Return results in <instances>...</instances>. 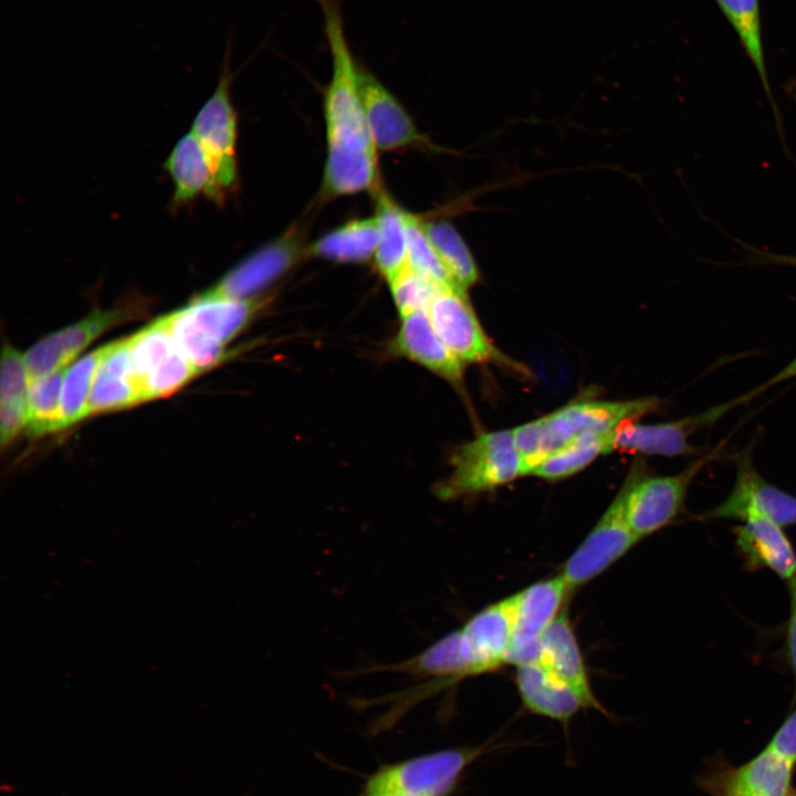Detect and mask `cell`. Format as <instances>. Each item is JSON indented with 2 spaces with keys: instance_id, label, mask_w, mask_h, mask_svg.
Listing matches in <instances>:
<instances>
[{
  "instance_id": "cell-25",
  "label": "cell",
  "mask_w": 796,
  "mask_h": 796,
  "mask_svg": "<svg viewBox=\"0 0 796 796\" xmlns=\"http://www.w3.org/2000/svg\"><path fill=\"white\" fill-rule=\"evenodd\" d=\"M716 2L755 67L773 109L777 114L765 65L760 0H716Z\"/></svg>"
},
{
  "instance_id": "cell-21",
  "label": "cell",
  "mask_w": 796,
  "mask_h": 796,
  "mask_svg": "<svg viewBox=\"0 0 796 796\" xmlns=\"http://www.w3.org/2000/svg\"><path fill=\"white\" fill-rule=\"evenodd\" d=\"M261 303L256 297L232 300L200 293L181 310L207 337L226 345L248 324Z\"/></svg>"
},
{
  "instance_id": "cell-27",
  "label": "cell",
  "mask_w": 796,
  "mask_h": 796,
  "mask_svg": "<svg viewBox=\"0 0 796 796\" xmlns=\"http://www.w3.org/2000/svg\"><path fill=\"white\" fill-rule=\"evenodd\" d=\"M423 229L454 282L464 291L479 281L474 259L457 229L444 220L422 221Z\"/></svg>"
},
{
  "instance_id": "cell-8",
  "label": "cell",
  "mask_w": 796,
  "mask_h": 796,
  "mask_svg": "<svg viewBox=\"0 0 796 796\" xmlns=\"http://www.w3.org/2000/svg\"><path fill=\"white\" fill-rule=\"evenodd\" d=\"M714 454H706L681 472L667 476H649L639 463L630 468L632 480L626 511L629 525L640 541L675 520L683 510L691 482Z\"/></svg>"
},
{
  "instance_id": "cell-35",
  "label": "cell",
  "mask_w": 796,
  "mask_h": 796,
  "mask_svg": "<svg viewBox=\"0 0 796 796\" xmlns=\"http://www.w3.org/2000/svg\"><path fill=\"white\" fill-rule=\"evenodd\" d=\"M30 380L23 356L6 345L1 358L0 408H17L29 411L28 397Z\"/></svg>"
},
{
  "instance_id": "cell-31",
  "label": "cell",
  "mask_w": 796,
  "mask_h": 796,
  "mask_svg": "<svg viewBox=\"0 0 796 796\" xmlns=\"http://www.w3.org/2000/svg\"><path fill=\"white\" fill-rule=\"evenodd\" d=\"M160 320L170 332L179 352L199 373L211 368L223 358L224 345L207 337L181 308L161 316Z\"/></svg>"
},
{
  "instance_id": "cell-7",
  "label": "cell",
  "mask_w": 796,
  "mask_h": 796,
  "mask_svg": "<svg viewBox=\"0 0 796 796\" xmlns=\"http://www.w3.org/2000/svg\"><path fill=\"white\" fill-rule=\"evenodd\" d=\"M427 313L439 338L463 364H496L528 375L520 363L503 354L484 333L467 292L441 287Z\"/></svg>"
},
{
  "instance_id": "cell-6",
  "label": "cell",
  "mask_w": 796,
  "mask_h": 796,
  "mask_svg": "<svg viewBox=\"0 0 796 796\" xmlns=\"http://www.w3.org/2000/svg\"><path fill=\"white\" fill-rule=\"evenodd\" d=\"M631 480L630 469L611 503L565 562L559 574L572 591L595 579L640 541L629 525L626 511Z\"/></svg>"
},
{
  "instance_id": "cell-2",
  "label": "cell",
  "mask_w": 796,
  "mask_h": 796,
  "mask_svg": "<svg viewBox=\"0 0 796 796\" xmlns=\"http://www.w3.org/2000/svg\"><path fill=\"white\" fill-rule=\"evenodd\" d=\"M663 400L643 397L631 400H582L512 429L522 473L532 474L548 455L575 440L612 431L646 413L659 410Z\"/></svg>"
},
{
  "instance_id": "cell-3",
  "label": "cell",
  "mask_w": 796,
  "mask_h": 796,
  "mask_svg": "<svg viewBox=\"0 0 796 796\" xmlns=\"http://www.w3.org/2000/svg\"><path fill=\"white\" fill-rule=\"evenodd\" d=\"M451 467L433 489L442 501L494 490L523 475L512 430L484 432L461 444L451 457Z\"/></svg>"
},
{
  "instance_id": "cell-12",
  "label": "cell",
  "mask_w": 796,
  "mask_h": 796,
  "mask_svg": "<svg viewBox=\"0 0 796 796\" xmlns=\"http://www.w3.org/2000/svg\"><path fill=\"white\" fill-rule=\"evenodd\" d=\"M302 250L300 231L289 230L250 254L201 294L232 300L255 297L300 260Z\"/></svg>"
},
{
  "instance_id": "cell-33",
  "label": "cell",
  "mask_w": 796,
  "mask_h": 796,
  "mask_svg": "<svg viewBox=\"0 0 796 796\" xmlns=\"http://www.w3.org/2000/svg\"><path fill=\"white\" fill-rule=\"evenodd\" d=\"M66 367L30 385L28 397V428L33 434L56 431L61 428V395Z\"/></svg>"
},
{
  "instance_id": "cell-14",
  "label": "cell",
  "mask_w": 796,
  "mask_h": 796,
  "mask_svg": "<svg viewBox=\"0 0 796 796\" xmlns=\"http://www.w3.org/2000/svg\"><path fill=\"white\" fill-rule=\"evenodd\" d=\"M357 74L366 121L377 150L423 144L425 137L409 114L362 61H357Z\"/></svg>"
},
{
  "instance_id": "cell-24",
  "label": "cell",
  "mask_w": 796,
  "mask_h": 796,
  "mask_svg": "<svg viewBox=\"0 0 796 796\" xmlns=\"http://www.w3.org/2000/svg\"><path fill=\"white\" fill-rule=\"evenodd\" d=\"M376 192L378 245L375 262L380 274L389 282L407 265V231L405 211L379 188Z\"/></svg>"
},
{
  "instance_id": "cell-20",
  "label": "cell",
  "mask_w": 796,
  "mask_h": 796,
  "mask_svg": "<svg viewBox=\"0 0 796 796\" xmlns=\"http://www.w3.org/2000/svg\"><path fill=\"white\" fill-rule=\"evenodd\" d=\"M794 765L767 746L743 765L725 772L718 796H785Z\"/></svg>"
},
{
  "instance_id": "cell-16",
  "label": "cell",
  "mask_w": 796,
  "mask_h": 796,
  "mask_svg": "<svg viewBox=\"0 0 796 796\" xmlns=\"http://www.w3.org/2000/svg\"><path fill=\"white\" fill-rule=\"evenodd\" d=\"M538 663L569 685L582 698L587 709L608 715L590 685L567 606L542 636Z\"/></svg>"
},
{
  "instance_id": "cell-19",
  "label": "cell",
  "mask_w": 796,
  "mask_h": 796,
  "mask_svg": "<svg viewBox=\"0 0 796 796\" xmlns=\"http://www.w3.org/2000/svg\"><path fill=\"white\" fill-rule=\"evenodd\" d=\"M515 684L525 710L568 726L587 709L582 698L538 662L516 666Z\"/></svg>"
},
{
  "instance_id": "cell-11",
  "label": "cell",
  "mask_w": 796,
  "mask_h": 796,
  "mask_svg": "<svg viewBox=\"0 0 796 796\" xmlns=\"http://www.w3.org/2000/svg\"><path fill=\"white\" fill-rule=\"evenodd\" d=\"M761 515L782 527L796 525V496L768 483L753 467L750 452L736 461V478L727 498L703 513L701 520L733 519Z\"/></svg>"
},
{
  "instance_id": "cell-10",
  "label": "cell",
  "mask_w": 796,
  "mask_h": 796,
  "mask_svg": "<svg viewBox=\"0 0 796 796\" xmlns=\"http://www.w3.org/2000/svg\"><path fill=\"white\" fill-rule=\"evenodd\" d=\"M743 395L714 406L703 412L682 419L641 425L626 422L615 430L612 451H633L649 455L678 457L698 453L689 443L690 437L700 429L716 422L727 411L746 402Z\"/></svg>"
},
{
  "instance_id": "cell-1",
  "label": "cell",
  "mask_w": 796,
  "mask_h": 796,
  "mask_svg": "<svg viewBox=\"0 0 796 796\" xmlns=\"http://www.w3.org/2000/svg\"><path fill=\"white\" fill-rule=\"evenodd\" d=\"M323 13L332 57V75L324 95L327 157L323 189L328 196L354 195L379 188L374 144L358 86L357 60L350 50L341 0H313Z\"/></svg>"
},
{
  "instance_id": "cell-28",
  "label": "cell",
  "mask_w": 796,
  "mask_h": 796,
  "mask_svg": "<svg viewBox=\"0 0 796 796\" xmlns=\"http://www.w3.org/2000/svg\"><path fill=\"white\" fill-rule=\"evenodd\" d=\"M139 401L133 369L100 360L90 395V415L129 407Z\"/></svg>"
},
{
  "instance_id": "cell-39",
  "label": "cell",
  "mask_w": 796,
  "mask_h": 796,
  "mask_svg": "<svg viewBox=\"0 0 796 796\" xmlns=\"http://www.w3.org/2000/svg\"><path fill=\"white\" fill-rule=\"evenodd\" d=\"M762 259H764L766 262H773V263H779V264H789L796 266V256L790 255H776V254H763L758 253Z\"/></svg>"
},
{
  "instance_id": "cell-26",
  "label": "cell",
  "mask_w": 796,
  "mask_h": 796,
  "mask_svg": "<svg viewBox=\"0 0 796 796\" xmlns=\"http://www.w3.org/2000/svg\"><path fill=\"white\" fill-rule=\"evenodd\" d=\"M615 430L575 440L545 458L534 469L532 475L548 481H558L578 473L599 455L612 451Z\"/></svg>"
},
{
  "instance_id": "cell-40",
  "label": "cell",
  "mask_w": 796,
  "mask_h": 796,
  "mask_svg": "<svg viewBox=\"0 0 796 796\" xmlns=\"http://www.w3.org/2000/svg\"><path fill=\"white\" fill-rule=\"evenodd\" d=\"M785 796H796V793H787Z\"/></svg>"
},
{
  "instance_id": "cell-18",
  "label": "cell",
  "mask_w": 796,
  "mask_h": 796,
  "mask_svg": "<svg viewBox=\"0 0 796 796\" xmlns=\"http://www.w3.org/2000/svg\"><path fill=\"white\" fill-rule=\"evenodd\" d=\"M736 526L735 546L751 569H771L788 582L796 575V552L783 527L767 517L748 515Z\"/></svg>"
},
{
  "instance_id": "cell-15",
  "label": "cell",
  "mask_w": 796,
  "mask_h": 796,
  "mask_svg": "<svg viewBox=\"0 0 796 796\" xmlns=\"http://www.w3.org/2000/svg\"><path fill=\"white\" fill-rule=\"evenodd\" d=\"M126 310H95L83 320L52 333L24 355L30 385L64 368L93 339L125 317Z\"/></svg>"
},
{
  "instance_id": "cell-37",
  "label": "cell",
  "mask_w": 796,
  "mask_h": 796,
  "mask_svg": "<svg viewBox=\"0 0 796 796\" xmlns=\"http://www.w3.org/2000/svg\"><path fill=\"white\" fill-rule=\"evenodd\" d=\"M789 597H790V611L787 624L786 632V654L788 663L794 675V696L793 704L796 703V575L787 582Z\"/></svg>"
},
{
  "instance_id": "cell-17",
  "label": "cell",
  "mask_w": 796,
  "mask_h": 796,
  "mask_svg": "<svg viewBox=\"0 0 796 796\" xmlns=\"http://www.w3.org/2000/svg\"><path fill=\"white\" fill-rule=\"evenodd\" d=\"M390 350L423 366L454 387L459 388L463 384L464 364L439 338L427 310L401 317Z\"/></svg>"
},
{
  "instance_id": "cell-23",
  "label": "cell",
  "mask_w": 796,
  "mask_h": 796,
  "mask_svg": "<svg viewBox=\"0 0 796 796\" xmlns=\"http://www.w3.org/2000/svg\"><path fill=\"white\" fill-rule=\"evenodd\" d=\"M378 238L376 216L352 220L316 240L310 253L335 262H366L375 258Z\"/></svg>"
},
{
  "instance_id": "cell-38",
  "label": "cell",
  "mask_w": 796,
  "mask_h": 796,
  "mask_svg": "<svg viewBox=\"0 0 796 796\" xmlns=\"http://www.w3.org/2000/svg\"><path fill=\"white\" fill-rule=\"evenodd\" d=\"M794 377H796V358L793 359L788 365H786L784 368H782L774 376H772L769 379H767L765 383H763L761 386L756 387L755 389L748 391L745 395H746L747 399L750 400V399L754 398L756 395L761 394L762 391L771 388L772 386H775L785 380H789Z\"/></svg>"
},
{
  "instance_id": "cell-9",
  "label": "cell",
  "mask_w": 796,
  "mask_h": 796,
  "mask_svg": "<svg viewBox=\"0 0 796 796\" xmlns=\"http://www.w3.org/2000/svg\"><path fill=\"white\" fill-rule=\"evenodd\" d=\"M569 586L561 574L514 594V633L507 663L538 662L542 636L566 607Z\"/></svg>"
},
{
  "instance_id": "cell-4",
  "label": "cell",
  "mask_w": 796,
  "mask_h": 796,
  "mask_svg": "<svg viewBox=\"0 0 796 796\" xmlns=\"http://www.w3.org/2000/svg\"><path fill=\"white\" fill-rule=\"evenodd\" d=\"M490 744L448 748L386 766L367 782L365 796H449Z\"/></svg>"
},
{
  "instance_id": "cell-13",
  "label": "cell",
  "mask_w": 796,
  "mask_h": 796,
  "mask_svg": "<svg viewBox=\"0 0 796 796\" xmlns=\"http://www.w3.org/2000/svg\"><path fill=\"white\" fill-rule=\"evenodd\" d=\"M458 632L469 677L494 671L507 663L514 633L513 595L476 612Z\"/></svg>"
},
{
  "instance_id": "cell-5",
  "label": "cell",
  "mask_w": 796,
  "mask_h": 796,
  "mask_svg": "<svg viewBox=\"0 0 796 796\" xmlns=\"http://www.w3.org/2000/svg\"><path fill=\"white\" fill-rule=\"evenodd\" d=\"M232 36H228L218 84L198 112L191 132L198 139L211 171L212 200L221 201L235 185L237 114L231 101Z\"/></svg>"
},
{
  "instance_id": "cell-30",
  "label": "cell",
  "mask_w": 796,
  "mask_h": 796,
  "mask_svg": "<svg viewBox=\"0 0 796 796\" xmlns=\"http://www.w3.org/2000/svg\"><path fill=\"white\" fill-rule=\"evenodd\" d=\"M103 352L104 346L66 368L61 395V428L72 426L90 415L91 389Z\"/></svg>"
},
{
  "instance_id": "cell-22",
  "label": "cell",
  "mask_w": 796,
  "mask_h": 796,
  "mask_svg": "<svg viewBox=\"0 0 796 796\" xmlns=\"http://www.w3.org/2000/svg\"><path fill=\"white\" fill-rule=\"evenodd\" d=\"M174 182L175 203L188 202L199 195L212 199V178L206 155L190 130L175 145L165 161Z\"/></svg>"
},
{
  "instance_id": "cell-32",
  "label": "cell",
  "mask_w": 796,
  "mask_h": 796,
  "mask_svg": "<svg viewBox=\"0 0 796 796\" xmlns=\"http://www.w3.org/2000/svg\"><path fill=\"white\" fill-rule=\"evenodd\" d=\"M405 222L408 266L439 287H449L467 292L454 282L444 266L423 229L422 220L405 211Z\"/></svg>"
},
{
  "instance_id": "cell-29",
  "label": "cell",
  "mask_w": 796,
  "mask_h": 796,
  "mask_svg": "<svg viewBox=\"0 0 796 796\" xmlns=\"http://www.w3.org/2000/svg\"><path fill=\"white\" fill-rule=\"evenodd\" d=\"M128 345L137 389L179 350L160 317L129 337Z\"/></svg>"
},
{
  "instance_id": "cell-34",
  "label": "cell",
  "mask_w": 796,
  "mask_h": 796,
  "mask_svg": "<svg viewBox=\"0 0 796 796\" xmlns=\"http://www.w3.org/2000/svg\"><path fill=\"white\" fill-rule=\"evenodd\" d=\"M391 295L401 317L427 310L439 287L408 264L389 282Z\"/></svg>"
},
{
  "instance_id": "cell-36",
  "label": "cell",
  "mask_w": 796,
  "mask_h": 796,
  "mask_svg": "<svg viewBox=\"0 0 796 796\" xmlns=\"http://www.w3.org/2000/svg\"><path fill=\"white\" fill-rule=\"evenodd\" d=\"M766 746L793 765L796 764V708L781 724Z\"/></svg>"
}]
</instances>
